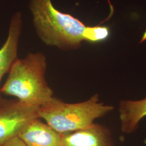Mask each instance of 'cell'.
I'll list each match as a JSON object with an SVG mask.
<instances>
[{"mask_svg":"<svg viewBox=\"0 0 146 146\" xmlns=\"http://www.w3.org/2000/svg\"><path fill=\"white\" fill-rule=\"evenodd\" d=\"M46 58L41 52L17 58L0 92L16 97L25 104L40 107L54 97L46 79Z\"/></svg>","mask_w":146,"mask_h":146,"instance_id":"cell-1","label":"cell"},{"mask_svg":"<svg viewBox=\"0 0 146 146\" xmlns=\"http://www.w3.org/2000/svg\"><path fill=\"white\" fill-rule=\"evenodd\" d=\"M31 8L37 32L46 44L68 50L78 48L85 41L87 27L56 10L51 0H32Z\"/></svg>","mask_w":146,"mask_h":146,"instance_id":"cell-2","label":"cell"},{"mask_svg":"<svg viewBox=\"0 0 146 146\" xmlns=\"http://www.w3.org/2000/svg\"><path fill=\"white\" fill-rule=\"evenodd\" d=\"M112 105L105 104L96 94L79 103L69 104L53 97L38 109V117L63 134L88 128L94 121L113 111Z\"/></svg>","mask_w":146,"mask_h":146,"instance_id":"cell-3","label":"cell"},{"mask_svg":"<svg viewBox=\"0 0 146 146\" xmlns=\"http://www.w3.org/2000/svg\"><path fill=\"white\" fill-rule=\"evenodd\" d=\"M39 107L18 100H3L0 104V146L17 136L26 125L38 117Z\"/></svg>","mask_w":146,"mask_h":146,"instance_id":"cell-4","label":"cell"},{"mask_svg":"<svg viewBox=\"0 0 146 146\" xmlns=\"http://www.w3.org/2000/svg\"><path fill=\"white\" fill-rule=\"evenodd\" d=\"M61 146H115L111 131L94 123L88 128L63 134Z\"/></svg>","mask_w":146,"mask_h":146,"instance_id":"cell-5","label":"cell"},{"mask_svg":"<svg viewBox=\"0 0 146 146\" xmlns=\"http://www.w3.org/2000/svg\"><path fill=\"white\" fill-rule=\"evenodd\" d=\"M62 136L40 118L31 120L18 135L27 146H61Z\"/></svg>","mask_w":146,"mask_h":146,"instance_id":"cell-6","label":"cell"},{"mask_svg":"<svg viewBox=\"0 0 146 146\" xmlns=\"http://www.w3.org/2000/svg\"><path fill=\"white\" fill-rule=\"evenodd\" d=\"M21 26V14L17 13L13 17L11 21L8 37L0 49V84L3 76L6 73H8L12 64L17 58V48ZM3 100L0 92V104Z\"/></svg>","mask_w":146,"mask_h":146,"instance_id":"cell-7","label":"cell"},{"mask_svg":"<svg viewBox=\"0 0 146 146\" xmlns=\"http://www.w3.org/2000/svg\"><path fill=\"white\" fill-rule=\"evenodd\" d=\"M118 112L122 132L126 134L135 133L146 116V96L138 100H120Z\"/></svg>","mask_w":146,"mask_h":146,"instance_id":"cell-8","label":"cell"},{"mask_svg":"<svg viewBox=\"0 0 146 146\" xmlns=\"http://www.w3.org/2000/svg\"><path fill=\"white\" fill-rule=\"evenodd\" d=\"M109 35L110 30L107 27H87L85 35V41L91 43H98L104 41Z\"/></svg>","mask_w":146,"mask_h":146,"instance_id":"cell-9","label":"cell"},{"mask_svg":"<svg viewBox=\"0 0 146 146\" xmlns=\"http://www.w3.org/2000/svg\"><path fill=\"white\" fill-rule=\"evenodd\" d=\"M1 146H27V145L18 136H17L6 142Z\"/></svg>","mask_w":146,"mask_h":146,"instance_id":"cell-10","label":"cell"},{"mask_svg":"<svg viewBox=\"0 0 146 146\" xmlns=\"http://www.w3.org/2000/svg\"><path fill=\"white\" fill-rule=\"evenodd\" d=\"M146 41V31L145 32V33L143 34V36L142 37V38H141V41L140 43H142V42H144Z\"/></svg>","mask_w":146,"mask_h":146,"instance_id":"cell-11","label":"cell"}]
</instances>
